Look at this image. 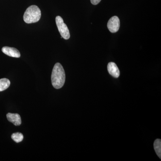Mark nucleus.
<instances>
[{"label": "nucleus", "mask_w": 161, "mask_h": 161, "mask_svg": "<svg viewBox=\"0 0 161 161\" xmlns=\"http://www.w3.org/2000/svg\"><path fill=\"white\" fill-rule=\"evenodd\" d=\"M51 80L53 86L57 89L62 88L65 83V72L60 63L55 64L52 71Z\"/></svg>", "instance_id": "obj_1"}, {"label": "nucleus", "mask_w": 161, "mask_h": 161, "mask_svg": "<svg viewBox=\"0 0 161 161\" xmlns=\"http://www.w3.org/2000/svg\"><path fill=\"white\" fill-rule=\"evenodd\" d=\"M41 13L37 6L32 5L29 6L23 15V20L26 23H37L40 20Z\"/></svg>", "instance_id": "obj_2"}, {"label": "nucleus", "mask_w": 161, "mask_h": 161, "mask_svg": "<svg viewBox=\"0 0 161 161\" xmlns=\"http://www.w3.org/2000/svg\"><path fill=\"white\" fill-rule=\"evenodd\" d=\"M56 22L61 37L66 40L69 39L70 37L69 30L64 22L63 19L61 17L58 16L56 18Z\"/></svg>", "instance_id": "obj_3"}, {"label": "nucleus", "mask_w": 161, "mask_h": 161, "mask_svg": "<svg viewBox=\"0 0 161 161\" xmlns=\"http://www.w3.org/2000/svg\"><path fill=\"white\" fill-rule=\"evenodd\" d=\"M119 26H120V21L118 17L116 16L112 17L108 22V29L111 32L113 33L118 31Z\"/></svg>", "instance_id": "obj_4"}, {"label": "nucleus", "mask_w": 161, "mask_h": 161, "mask_svg": "<svg viewBox=\"0 0 161 161\" xmlns=\"http://www.w3.org/2000/svg\"><path fill=\"white\" fill-rule=\"evenodd\" d=\"M2 52L5 54L13 58H20V53L19 51L14 47H4L2 49Z\"/></svg>", "instance_id": "obj_5"}, {"label": "nucleus", "mask_w": 161, "mask_h": 161, "mask_svg": "<svg viewBox=\"0 0 161 161\" xmlns=\"http://www.w3.org/2000/svg\"><path fill=\"white\" fill-rule=\"evenodd\" d=\"M108 70L110 75L115 78H118L120 75V72L117 65L114 62H111L108 65Z\"/></svg>", "instance_id": "obj_6"}, {"label": "nucleus", "mask_w": 161, "mask_h": 161, "mask_svg": "<svg viewBox=\"0 0 161 161\" xmlns=\"http://www.w3.org/2000/svg\"><path fill=\"white\" fill-rule=\"evenodd\" d=\"M6 117L8 121L12 123L14 125L19 126L22 123L21 117L17 113H8Z\"/></svg>", "instance_id": "obj_7"}, {"label": "nucleus", "mask_w": 161, "mask_h": 161, "mask_svg": "<svg viewBox=\"0 0 161 161\" xmlns=\"http://www.w3.org/2000/svg\"><path fill=\"white\" fill-rule=\"evenodd\" d=\"M10 82L7 78L0 79V92H3L8 89L10 86Z\"/></svg>", "instance_id": "obj_8"}, {"label": "nucleus", "mask_w": 161, "mask_h": 161, "mask_svg": "<svg viewBox=\"0 0 161 161\" xmlns=\"http://www.w3.org/2000/svg\"><path fill=\"white\" fill-rule=\"evenodd\" d=\"M153 147L156 153L160 158H161V140L157 139L156 140L153 144Z\"/></svg>", "instance_id": "obj_9"}, {"label": "nucleus", "mask_w": 161, "mask_h": 161, "mask_svg": "<svg viewBox=\"0 0 161 161\" xmlns=\"http://www.w3.org/2000/svg\"><path fill=\"white\" fill-rule=\"evenodd\" d=\"M11 138L16 142L19 143L23 140V136L20 132H16L12 134Z\"/></svg>", "instance_id": "obj_10"}, {"label": "nucleus", "mask_w": 161, "mask_h": 161, "mask_svg": "<svg viewBox=\"0 0 161 161\" xmlns=\"http://www.w3.org/2000/svg\"><path fill=\"white\" fill-rule=\"evenodd\" d=\"M101 1V0H91V2L93 5H96L100 3Z\"/></svg>", "instance_id": "obj_11"}]
</instances>
